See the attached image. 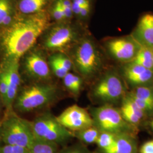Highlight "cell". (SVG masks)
Listing matches in <instances>:
<instances>
[{
    "mask_svg": "<svg viewBox=\"0 0 153 153\" xmlns=\"http://www.w3.org/2000/svg\"><path fill=\"white\" fill-rule=\"evenodd\" d=\"M48 26V17L42 11L15 17L13 22L3 29L1 36L4 61H19L32 48Z\"/></svg>",
    "mask_w": 153,
    "mask_h": 153,
    "instance_id": "1",
    "label": "cell"
},
{
    "mask_svg": "<svg viewBox=\"0 0 153 153\" xmlns=\"http://www.w3.org/2000/svg\"><path fill=\"white\" fill-rule=\"evenodd\" d=\"M57 88L48 83H36L23 88L15 100L16 109L28 112L52 103L58 96Z\"/></svg>",
    "mask_w": 153,
    "mask_h": 153,
    "instance_id": "2",
    "label": "cell"
},
{
    "mask_svg": "<svg viewBox=\"0 0 153 153\" xmlns=\"http://www.w3.org/2000/svg\"><path fill=\"white\" fill-rule=\"evenodd\" d=\"M94 126L100 132L115 134H130L135 136L137 127L127 123L121 113L120 108L113 105L104 104L91 109Z\"/></svg>",
    "mask_w": 153,
    "mask_h": 153,
    "instance_id": "3",
    "label": "cell"
},
{
    "mask_svg": "<svg viewBox=\"0 0 153 153\" xmlns=\"http://www.w3.org/2000/svg\"><path fill=\"white\" fill-rule=\"evenodd\" d=\"M30 122L9 112L0 126V139L5 145L30 148L34 140Z\"/></svg>",
    "mask_w": 153,
    "mask_h": 153,
    "instance_id": "4",
    "label": "cell"
},
{
    "mask_svg": "<svg viewBox=\"0 0 153 153\" xmlns=\"http://www.w3.org/2000/svg\"><path fill=\"white\" fill-rule=\"evenodd\" d=\"M72 62L81 76L86 79L96 76L102 66L99 51L90 39H83L76 45Z\"/></svg>",
    "mask_w": 153,
    "mask_h": 153,
    "instance_id": "5",
    "label": "cell"
},
{
    "mask_svg": "<svg viewBox=\"0 0 153 153\" xmlns=\"http://www.w3.org/2000/svg\"><path fill=\"white\" fill-rule=\"evenodd\" d=\"M126 94L124 83L120 76L115 71H108L94 85L90 96L97 103L112 105L122 101Z\"/></svg>",
    "mask_w": 153,
    "mask_h": 153,
    "instance_id": "6",
    "label": "cell"
},
{
    "mask_svg": "<svg viewBox=\"0 0 153 153\" xmlns=\"http://www.w3.org/2000/svg\"><path fill=\"white\" fill-rule=\"evenodd\" d=\"M35 138L56 144H61L73 137V133L68 130L49 113H45L30 122Z\"/></svg>",
    "mask_w": 153,
    "mask_h": 153,
    "instance_id": "7",
    "label": "cell"
},
{
    "mask_svg": "<svg viewBox=\"0 0 153 153\" xmlns=\"http://www.w3.org/2000/svg\"><path fill=\"white\" fill-rule=\"evenodd\" d=\"M106 47L115 60L124 63L133 60L142 48L131 35L112 39L107 42Z\"/></svg>",
    "mask_w": 153,
    "mask_h": 153,
    "instance_id": "8",
    "label": "cell"
},
{
    "mask_svg": "<svg viewBox=\"0 0 153 153\" xmlns=\"http://www.w3.org/2000/svg\"><path fill=\"white\" fill-rule=\"evenodd\" d=\"M56 118L64 127L74 132L94 126L93 118L88 111L77 105L68 107Z\"/></svg>",
    "mask_w": 153,
    "mask_h": 153,
    "instance_id": "9",
    "label": "cell"
},
{
    "mask_svg": "<svg viewBox=\"0 0 153 153\" xmlns=\"http://www.w3.org/2000/svg\"><path fill=\"white\" fill-rule=\"evenodd\" d=\"M23 64L25 72L30 78L39 81L49 79L51 76L49 66L39 51H33L28 52Z\"/></svg>",
    "mask_w": 153,
    "mask_h": 153,
    "instance_id": "10",
    "label": "cell"
},
{
    "mask_svg": "<svg viewBox=\"0 0 153 153\" xmlns=\"http://www.w3.org/2000/svg\"><path fill=\"white\" fill-rule=\"evenodd\" d=\"M76 37L72 28L67 25H60L53 28L44 41V47L52 51L66 49Z\"/></svg>",
    "mask_w": 153,
    "mask_h": 153,
    "instance_id": "11",
    "label": "cell"
},
{
    "mask_svg": "<svg viewBox=\"0 0 153 153\" xmlns=\"http://www.w3.org/2000/svg\"><path fill=\"white\" fill-rule=\"evenodd\" d=\"M19 61H4L2 68L5 72L7 81V94L5 106L8 109H11L18 94L21 83V76L19 71Z\"/></svg>",
    "mask_w": 153,
    "mask_h": 153,
    "instance_id": "12",
    "label": "cell"
},
{
    "mask_svg": "<svg viewBox=\"0 0 153 153\" xmlns=\"http://www.w3.org/2000/svg\"><path fill=\"white\" fill-rule=\"evenodd\" d=\"M103 153H138L135 136L130 134H116L115 141L109 148L103 150Z\"/></svg>",
    "mask_w": 153,
    "mask_h": 153,
    "instance_id": "13",
    "label": "cell"
},
{
    "mask_svg": "<svg viewBox=\"0 0 153 153\" xmlns=\"http://www.w3.org/2000/svg\"><path fill=\"white\" fill-rule=\"evenodd\" d=\"M142 47L153 48V27L149 25L142 17L131 35Z\"/></svg>",
    "mask_w": 153,
    "mask_h": 153,
    "instance_id": "14",
    "label": "cell"
},
{
    "mask_svg": "<svg viewBox=\"0 0 153 153\" xmlns=\"http://www.w3.org/2000/svg\"><path fill=\"white\" fill-rule=\"evenodd\" d=\"M46 4L47 0H19L18 7L22 14L31 15L42 12Z\"/></svg>",
    "mask_w": 153,
    "mask_h": 153,
    "instance_id": "15",
    "label": "cell"
},
{
    "mask_svg": "<svg viewBox=\"0 0 153 153\" xmlns=\"http://www.w3.org/2000/svg\"><path fill=\"white\" fill-rule=\"evenodd\" d=\"M57 145L53 142L34 138L28 149L29 153H56Z\"/></svg>",
    "mask_w": 153,
    "mask_h": 153,
    "instance_id": "16",
    "label": "cell"
},
{
    "mask_svg": "<svg viewBox=\"0 0 153 153\" xmlns=\"http://www.w3.org/2000/svg\"><path fill=\"white\" fill-rule=\"evenodd\" d=\"M100 133V131L98 128L95 126H92L81 131H75L73 135L85 143L91 144L97 143Z\"/></svg>",
    "mask_w": 153,
    "mask_h": 153,
    "instance_id": "17",
    "label": "cell"
},
{
    "mask_svg": "<svg viewBox=\"0 0 153 153\" xmlns=\"http://www.w3.org/2000/svg\"><path fill=\"white\" fill-rule=\"evenodd\" d=\"M153 56L152 49L142 47L135 59L131 62L142 66L146 69L153 70Z\"/></svg>",
    "mask_w": 153,
    "mask_h": 153,
    "instance_id": "18",
    "label": "cell"
},
{
    "mask_svg": "<svg viewBox=\"0 0 153 153\" xmlns=\"http://www.w3.org/2000/svg\"><path fill=\"white\" fill-rule=\"evenodd\" d=\"M126 81L133 88L149 86L152 82H153V70L147 69L139 75L126 78Z\"/></svg>",
    "mask_w": 153,
    "mask_h": 153,
    "instance_id": "19",
    "label": "cell"
},
{
    "mask_svg": "<svg viewBox=\"0 0 153 153\" xmlns=\"http://www.w3.org/2000/svg\"><path fill=\"white\" fill-rule=\"evenodd\" d=\"M153 107V88L140 86L133 88L129 92Z\"/></svg>",
    "mask_w": 153,
    "mask_h": 153,
    "instance_id": "20",
    "label": "cell"
},
{
    "mask_svg": "<svg viewBox=\"0 0 153 153\" xmlns=\"http://www.w3.org/2000/svg\"><path fill=\"white\" fill-rule=\"evenodd\" d=\"M121 107L128 109L137 115L141 120H143L147 115L141 109L135 102L127 94L121 101Z\"/></svg>",
    "mask_w": 153,
    "mask_h": 153,
    "instance_id": "21",
    "label": "cell"
},
{
    "mask_svg": "<svg viewBox=\"0 0 153 153\" xmlns=\"http://www.w3.org/2000/svg\"><path fill=\"white\" fill-rule=\"evenodd\" d=\"M116 135L108 132H100L97 144L102 151L109 148L114 142Z\"/></svg>",
    "mask_w": 153,
    "mask_h": 153,
    "instance_id": "22",
    "label": "cell"
},
{
    "mask_svg": "<svg viewBox=\"0 0 153 153\" xmlns=\"http://www.w3.org/2000/svg\"><path fill=\"white\" fill-rule=\"evenodd\" d=\"M120 109L121 115L127 123L136 127L140 124L142 120L136 114L123 107H121Z\"/></svg>",
    "mask_w": 153,
    "mask_h": 153,
    "instance_id": "23",
    "label": "cell"
},
{
    "mask_svg": "<svg viewBox=\"0 0 153 153\" xmlns=\"http://www.w3.org/2000/svg\"><path fill=\"white\" fill-rule=\"evenodd\" d=\"M50 58L56 61L61 66L67 71H69L73 66L72 61H71L68 57H67L63 53H56L55 55L51 56Z\"/></svg>",
    "mask_w": 153,
    "mask_h": 153,
    "instance_id": "24",
    "label": "cell"
},
{
    "mask_svg": "<svg viewBox=\"0 0 153 153\" xmlns=\"http://www.w3.org/2000/svg\"><path fill=\"white\" fill-rule=\"evenodd\" d=\"M8 86L6 73L3 68L0 69V95L4 104L5 105L7 98Z\"/></svg>",
    "mask_w": 153,
    "mask_h": 153,
    "instance_id": "25",
    "label": "cell"
},
{
    "mask_svg": "<svg viewBox=\"0 0 153 153\" xmlns=\"http://www.w3.org/2000/svg\"><path fill=\"white\" fill-rule=\"evenodd\" d=\"M13 9V0H0V27L4 18Z\"/></svg>",
    "mask_w": 153,
    "mask_h": 153,
    "instance_id": "26",
    "label": "cell"
},
{
    "mask_svg": "<svg viewBox=\"0 0 153 153\" xmlns=\"http://www.w3.org/2000/svg\"><path fill=\"white\" fill-rule=\"evenodd\" d=\"M49 64L55 76L59 78L63 79L64 76L69 73V71H67L61 66L56 61L51 58H49Z\"/></svg>",
    "mask_w": 153,
    "mask_h": 153,
    "instance_id": "27",
    "label": "cell"
},
{
    "mask_svg": "<svg viewBox=\"0 0 153 153\" xmlns=\"http://www.w3.org/2000/svg\"><path fill=\"white\" fill-rule=\"evenodd\" d=\"M0 153H29L28 149L18 146L5 145L0 146Z\"/></svg>",
    "mask_w": 153,
    "mask_h": 153,
    "instance_id": "28",
    "label": "cell"
},
{
    "mask_svg": "<svg viewBox=\"0 0 153 153\" xmlns=\"http://www.w3.org/2000/svg\"><path fill=\"white\" fill-rule=\"evenodd\" d=\"M59 153H91L88 148L80 143H77L63 149Z\"/></svg>",
    "mask_w": 153,
    "mask_h": 153,
    "instance_id": "29",
    "label": "cell"
},
{
    "mask_svg": "<svg viewBox=\"0 0 153 153\" xmlns=\"http://www.w3.org/2000/svg\"><path fill=\"white\" fill-rule=\"evenodd\" d=\"M52 14L53 17L54 18L55 20L60 21L64 19H65L64 12L63 10V9L60 3L57 0L56 2L55 5L52 8Z\"/></svg>",
    "mask_w": 153,
    "mask_h": 153,
    "instance_id": "30",
    "label": "cell"
},
{
    "mask_svg": "<svg viewBox=\"0 0 153 153\" xmlns=\"http://www.w3.org/2000/svg\"><path fill=\"white\" fill-rule=\"evenodd\" d=\"M64 12L65 19H71L73 13L71 8V2L69 0H58Z\"/></svg>",
    "mask_w": 153,
    "mask_h": 153,
    "instance_id": "31",
    "label": "cell"
},
{
    "mask_svg": "<svg viewBox=\"0 0 153 153\" xmlns=\"http://www.w3.org/2000/svg\"><path fill=\"white\" fill-rule=\"evenodd\" d=\"M64 84L65 87L72 94L76 96V90L74 86V83L73 82V73H68L64 78H63Z\"/></svg>",
    "mask_w": 153,
    "mask_h": 153,
    "instance_id": "32",
    "label": "cell"
},
{
    "mask_svg": "<svg viewBox=\"0 0 153 153\" xmlns=\"http://www.w3.org/2000/svg\"><path fill=\"white\" fill-rule=\"evenodd\" d=\"M140 153H153V140L145 142L140 148Z\"/></svg>",
    "mask_w": 153,
    "mask_h": 153,
    "instance_id": "33",
    "label": "cell"
},
{
    "mask_svg": "<svg viewBox=\"0 0 153 153\" xmlns=\"http://www.w3.org/2000/svg\"><path fill=\"white\" fill-rule=\"evenodd\" d=\"M90 9H91L90 5L82 7V8L80 10L78 16L82 17V18L86 17L89 14Z\"/></svg>",
    "mask_w": 153,
    "mask_h": 153,
    "instance_id": "34",
    "label": "cell"
},
{
    "mask_svg": "<svg viewBox=\"0 0 153 153\" xmlns=\"http://www.w3.org/2000/svg\"><path fill=\"white\" fill-rule=\"evenodd\" d=\"M148 125H149V127L150 131H152L153 133V118L149 122Z\"/></svg>",
    "mask_w": 153,
    "mask_h": 153,
    "instance_id": "35",
    "label": "cell"
},
{
    "mask_svg": "<svg viewBox=\"0 0 153 153\" xmlns=\"http://www.w3.org/2000/svg\"></svg>",
    "mask_w": 153,
    "mask_h": 153,
    "instance_id": "36",
    "label": "cell"
},
{
    "mask_svg": "<svg viewBox=\"0 0 153 153\" xmlns=\"http://www.w3.org/2000/svg\"><path fill=\"white\" fill-rule=\"evenodd\" d=\"M152 50H153V49H152Z\"/></svg>",
    "mask_w": 153,
    "mask_h": 153,
    "instance_id": "37",
    "label": "cell"
}]
</instances>
